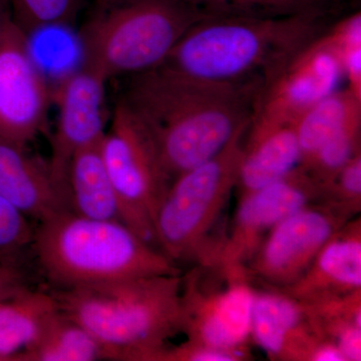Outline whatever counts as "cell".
I'll use <instances>...</instances> for the list:
<instances>
[{
	"instance_id": "4dcf8cb0",
	"label": "cell",
	"mask_w": 361,
	"mask_h": 361,
	"mask_svg": "<svg viewBox=\"0 0 361 361\" xmlns=\"http://www.w3.org/2000/svg\"><path fill=\"white\" fill-rule=\"evenodd\" d=\"M18 268L16 263L7 261L6 259L0 258V273L6 272V271L16 269Z\"/></svg>"
},
{
	"instance_id": "ffe728a7",
	"label": "cell",
	"mask_w": 361,
	"mask_h": 361,
	"mask_svg": "<svg viewBox=\"0 0 361 361\" xmlns=\"http://www.w3.org/2000/svg\"><path fill=\"white\" fill-rule=\"evenodd\" d=\"M361 120V99L348 87L337 90L316 103L297 120L301 165L339 130Z\"/></svg>"
},
{
	"instance_id": "8992f818",
	"label": "cell",
	"mask_w": 361,
	"mask_h": 361,
	"mask_svg": "<svg viewBox=\"0 0 361 361\" xmlns=\"http://www.w3.org/2000/svg\"><path fill=\"white\" fill-rule=\"evenodd\" d=\"M233 137L218 155L175 178L155 221L156 243L173 262L214 266L220 248L216 230L238 184L244 135Z\"/></svg>"
},
{
	"instance_id": "ba28073f",
	"label": "cell",
	"mask_w": 361,
	"mask_h": 361,
	"mask_svg": "<svg viewBox=\"0 0 361 361\" xmlns=\"http://www.w3.org/2000/svg\"><path fill=\"white\" fill-rule=\"evenodd\" d=\"M256 289L246 268L197 265L182 281V332L187 341L246 350Z\"/></svg>"
},
{
	"instance_id": "484cf974",
	"label": "cell",
	"mask_w": 361,
	"mask_h": 361,
	"mask_svg": "<svg viewBox=\"0 0 361 361\" xmlns=\"http://www.w3.org/2000/svg\"><path fill=\"white\" fill-rule=\"evenodd\" d=\"M30 220L20 209L0 195V258L13 261L16 253L32 245L35 229Z\"/></svg>"
},
{
	"instance_id": "7c38bea8",
	"label": "cell",
	"mask_w": 361,
	"mask_h": 361,
	"mask_svg": "<svg viewBox=\"0 0 361 361\" xmlns=\"http://www.w3.org/2000/svg\"><path fill=\"white\" fill-rule=\"evenodd\" d=\"M106 82L101 73L82 65L61 78L52 90L59 120L51 137L49 165L56 186L68 201L71 161L82 149L99 144L106 130Z\"/></svg>"
},
{
	"instance_id": "ac0fdd59",
	"label": "cell",
	"mask_w": 361,
	"mask_h": 361,
	"mask_svg": "<svg viewBox=\"0 0 361 361\" xmlns=\"http://www.w3.org/2000/svg\"><path fill=\"white\" fill-rule=\"evenodd\" d=\"M59 311L51 291L28 287L0 300V361H21Z\"/></svg>"
},
{
	"instance_id": "f546056e",
	"label": "cell",
	"mask_w": 361,
	"mask_h": 361,
	"mask_svg": "<svg viewBox=\"0 0 361 361\" xmlns=\"http://www.w3.org/2000/svg\"><path fill=\"white\" fill-rule=\"evenodd\" d=\"M11 7L7 0H0V35L4 32L8 21L11 20Z\"/></svg>"
},
{
	"instance_id": "30bf717a",
	"label": "cell",
	"mask_w": 361,
	"mask_h": 361,
	"mask_svg": "<svg viewBox=\"0 0 361 361\" xmlns=\"http://www.w3.org/2000/svg\"><path fill=\"white\" fill-rule=\"evenodd\" d=\"M28 39L13 18L0 35V137L26 146L44 132L52 103Z\"/></svg>"
},
{
	"instance_id": "3957f363",
	"label": "cell",
	"mask_w": 361,
	"mask_h": 361,
	"mask_svg": "<svg viewBox=\"0 0 361 361\" xmlns=\"http://www.w3.org/2000/svg\"><path fill=\"white\" fill-rule=\"evenodd\" d=\"M180 275L135 278L51 291L59 311L84 326L109 360L158 361L182 332Z\"/></svg>"
},
{
	"instance_id": "f1b7e54d",
	"label": "cell",
	"mask_w": 361,
	"mask_h": 361,
	"mask_svg": "<svg viewBox=\"0 0 361 361\" xmlns=\"http://www.w3.org/2000/svg\"><path fill=\"white\" fill-rule=\"evenodd\" d=\"M20 268L0 273V300L26 288Z\"/></svg>"
},
{
	"instance_id": "e0dca14e",
	"label": "cell",
	"mask_w": 361,
	"mask_h": 361,
	"mask_svg": "<svg viewBox=\"0 0 361 361\" xmlns=\"http://www.w3.org/2000/svg\"><path fill=\"white\" fill-rule=\"evenodd\" d=\"M0 195L39 223L71 211L68 199L52 178L49 161L33 155L26 145L1 137Z\"/></svg>"
},
{
	"instance_id": "2e32d148",
	"label": "cell",
	"mask_w": 361,
	"mask_h": 361,
	"mask_svg": "<svg viewBox=\"0 0 361 361\" xmlns=\"http://www.w3.org/2000/svg\"><path fill=\"white\" fill-rule=\"evenodd\" d=\"M296 125L297 120L282 116H252L240 165V196L283 179L300 167Z\"/></svg>"
},
{
	"instance_id": "83f0119b",
	"label": "cell",
	"mask_w": 361,
	"mask_h": 361,
	"mask_svg": "<svg viewBox=\"0 0 361 361\" xmlns=\"http://www.w3.org/2000/svg\"><path fill=\"white\" fill-rule=\"evenodd\" d=\"M249 349L229 350L186 341L176 348H168L158 361H244L251 360Z\"/></svg>"
},
{
	"instance_id": "7402d4cb",
	"label": "cell",
	"mask_w": 361,
	"mask_h": 361,
	"mask_svg": "<svg viewBox=\"0 0 361 361\" xmlns=\"http://www.w3.org/2000/svg\"><path fill=\"white\" fill-rule=\"evenodd\" d=\"M212 16L280 18L312 11H338L342 0H183Z\"/></svg>"
},
{
	"instance_id": "4316f807",
	"label": "cell",
	"mask_w": 361,
	"mask_h": 361,
	"mask_svg": "<svg viewBox=\"0 0 361 361\" xmlns=\"http://www.w3.org/2000/svg\"><path fill=\"white\" fill-rule=\"evenodd\" d=\"M322 202L331 204L350 216L360 213L361 205V153L353 157L329 184L322 188Z\"/></svg>"
},
{
	"instance_id": "6da1fadb",
	"label": "cell",
	"mask_w": 361,
	"mask_h": 361,
	"mask_svg": "<svg viewBox=\"0 0 361 361\" xmlns=\"http://www.w3.org/2000/svg\"><path fill=\"white\" fill-rule=\"evenodd\" d=\"M263 87L260 80L210 82L158 66L130 75L118 99L153 137L173 180L250 125Z\"/></svg>"
},
{
	"instance_id": "5b68a950",
	"label": "cell",
	"mask_w": 361,
	"mask_h": 361,
	"mask_svg": "<svg viewBox=\"0 0 361 361\" xmlns=\"http://www.w3.org/2000/svg\"><path fill=\"white\" fill-rule=\"evenodd\" d=\"M208 16L183 0H97L80 28L82 65L108 80L153 70Z\"/></svg>"
},
{
	"instance_id": "8fae6325",
	"label": "cell",
	"mask_w": 361,
	"mask_h": 361,
	"mask_svg": "<svg viewBox=\"0 0 361 361\" xmlns=\"http://www.w3.org/2000/svg\"><path fill=\"white\" fill-rule=\"evenodd\" d=\"M322 188L301 167L283 179L241 195L214 267L222 270L246 268L278 223L304 207L322 202Z\"/></svg>"
},
{
	"instance_id": "44dd1931",
	"label": "cell",
	"mask_w": 361,
	"mask_h": 361,
	"mask_svg": "<svg viewBox=\"0 0 361 361\" xmlns=\"http://www.w3.org/2000/svg\"><path fill=\"white\" fill-rule=\"evenodd\" d=\"M109 360L102 344L77 322L59 311L21 361Z\"/></svg>"
},
{
	"instance_id": "277c9868",
	"label": "cell",
	"mask_w": 361,
	"mask_h": 361,
	"mask_svg": "<svg viewBox=\"0 0 361 361\" xmlns=\"http://www.w3.org/2000/svg\"><path fill=\"white\" fill-rule=\"evenodd\" d=\"M32 247L56 289L180 274L160 249L123 223L89 219L71 211L40 222Z\"/></svg>"
},
{
	"instance_id": "d4e9b609",
	"label": "cell",
	"mask_w": 361,
	"mask_h": 361,
	"mask_svg": "<svg viewBox=\"0 0 361 361\" xmlns=\"http://www.w3.org/2000/svg\"><path fill=\"white\" fill-rule=\"evenodd\" d=\"M324 35L338 54L348 89L361 99L360 11L330 23Z\"/></svg>"
},
{
	"instance_id": "9c48e42d",
	"label": "cell",
	"mask_w": 361,
	"mask_h": 361,
	"mask_svg": "<svg viewBox=\"0 0 361 361\" xmlns=\"http://www.w3.org/2000/svg\"><path fill=\"white\" fill-rule=\"evenodd\" d=\"M353 216L338 207L317 202L278 223L246 266L251 280L283 290L307 271L325 244Z\"/></svg>"
},
{
	"instance_id": "52a82bcc",
	"label": "cell",
	"mask_w": 361,
	"mask_h": 361,
	"mask_svg": "<svg viewBox=\"0 0 361 361\" xmlns=\"http://www.w3.org/2000/svg\"><path fill=\"white\" fill-rule=\"evenodd\" d=\"M99 149L120 202L123 222L158 248L157 212L172 180L153 137L120 99Z\"/></svg>"
},
{
	"instance_id": "9a60e30c",
	"label": "cell",
	"mask_w": 361,
	"mask_h": 361,
	"mask_svg": "<svg viewBox=\"0 0 361 361\" xmlns=\"http://www.w3.org/2000/svg\"><path fill=\"white\" fill-rule=\"evenodd\" d=\"M307 306L361 291V222L349 220L325 244L312 264L288 288L279 290Z\"/></svg>"
},
{
	"instance_id": "cb8c5ba5",
	"label": "cell",
	"mask_w": 361,
	"mask_h": 361,
	"mask_svg": "<svg viewBox=\"0 0 361 361\" xmlns=\"http://www.w3.org/2000/svg\"><path fill=\"white\" fill-rule=\"evenodd\" d=\"M11 18L27 37L77 18L85 0H7Z\"/></svg>"
},
{
	"instance_id": "603a6c76",
	"label": "cell",
	"mask_w": 361,
	"mask_h": 361,
	"mask_svg": "<svg viewBox=\"0 0 361 361\" xmlns=\"http://www.w3.org/2000/svg\"><path fill=\"white\" fill-rule=\"evenodd\" d=\"M361 120H356L327 140L301 168L322 188L361 153Z\"/></svg>"
},
{
	"instance_id": "7a4b0ae2",
	"label": "cell",
	"mask_w": 361,
	"mask_h": 361,
	"mask_svg": "<svg viewBox=\"0 0 361 361\" xmlns=\"http://www.w3.org/2000/svg\"><path fill=\"white\" fill-rule=\"evenodd\" d=\"M338 11L280 16H208L183 35L160 66L199 80L264 85L331 23Z\"/></svg>"
},
{
	"instance_id": "4fadbf2b",
	"label": "cell",
	"mask_w": 361,
	"mask_h": 361,
	"mask_svg": "<svg viewBox=\"0 0 361 361\" xmlns=\"http://www.w3.org/2000/svg\"><path fill=\"white\" fill-rule=\"evenodd\" d=\"M324 32L264 85L254 115L298 120L304 111L339 89L345 80L343 68Z\"/></svg>"
},
{
	"instance_id": "5bb4252c",
	"label": "cell",
	"mask_w": 361,
	"mask_h": 361,
	"mask_svg": "<svg viewBox=\"0 0 361 361\" xmlns=\"http://www.w3.org/2000/svg\"><path fill=\"white\" fill-rule=\"evenodd\" d=\"M323 337L304 304L284 292L256 290L251 318V341L271 360L310 361Z\"/></svg>"
},
{
	"instance_id": "d6986e66",
	"label": "cell",
	"mask_w": 361,
	"mask_h": 361,
	"mask_svg": "<svg viewBox=\"0 0 361 361\" xmlns=\"http://www.w3.org/2000/svg\"><path fill=\"white\" fill-rule=\"evenodd\" d=\"M99 144L82 149L71 161L68 177L70 210L89 219L123 223L120 202L104 167Z\"/></svg>"
}]
</instances>
